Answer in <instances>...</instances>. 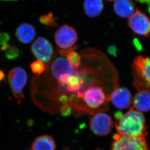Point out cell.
<instances>
[{
	"mask_svg": "<svg viewBox=\"0 0 150 150\" xmlns=\"http://www.w3.org/2000/svg\"><path fill=\"white\" fill-rule=\"evenodd\" d=\"M118 134L125 137H145L148 134L144 116L132 108L115 122Z\"/></svg>",
	"mask_w": 150,
	"mask_h": 150,
	"instance_id": "obj_1",
	"label": "cell"
},
{
	"mask_svg": "<svg viewBox=\"0 0 150 150\" xmlns=\"http://www.w3.org/2000/svg\"><path fill=\"white\" fill-rule=\"evenodd\" d=\"M109 96L106 95L104 87L100 85H95L88 88L83 93L82 101L85 108L88 109H102L109 100Z\"/></svg>",
	"mask_w": 150,
	"mask_h": 150,
	"instance_id": "obj_2",
	"label": "cell"
},
{
	"mask_svg": "<svg viewBox=\"0 0 150 150\" xmlns=\"http://www.w3.org/2000/svg\"><path fill=\"white\" fill-rule=\"evenodd\" d=\"M133 67L136 88H150V57L137 56L134 60Z\"/></svg>",
	"mask_w": 150,
	"mask_h": 150,
	"instance_id": "obj_3",
	"label": "cell"
},
{
	"mask_svg": "<svg viewBox=\"0 0 150 150\" xmlns=\"http://www.w3.org/2000/svg\"><path fill=\"white\" fill-rule=\"evenodd\" d=\"M8 80L13 96L18 100L20 104L24 97L23 91L27 83V73L21 67H15L9 72Z\"/></svg>",
	"mask_w": 150,
	"mask_h": 150,
	"instance_id": "obj_4",
	"label": "cell"
},
{
	"mask_svg": "<svg viewBox=\"0 0 150 150\" xmlns=\"http://www.w3.org/2000/svg\"><path fill=\"white\" fill-rule=\"evenodd\" d=\"M110 150H150L145 137H131L114 135Z\"/></svg>",
	"mask_w": 150,
	"mask_h": 150,
	"instance_id": "obj_5",
	"label": "cell"
},
{
	"mask_svg": "<svg viewBox=\"0 0 150 150\" xmlns=\"http://www.w3.org/2000/svg\"><path fill=\"white\" fill-rule=\"evenodd\" d=\"M113 125L112 118L104 112L95 114L89 122L91 131L98 136H108L111 132Z\"/></svg>",
	"mask_w": 150,
	"mask_h": 150,
	"instance_id": "obj_6",
	"label": "cell"
},
{
	"mask_svg": "<svg viewBox=\"0 0 150 150\" xmlns=\"http://www.w3.org/2000/svg\"><path fill=\"white\" fill-rule=\"evenodd\" d=\"M54 38L57 45L63 49L72 48L78 40V35L74 27L64 24L57 30Z\"/></svg>",
	"mask_w": 150,
	"mask_h": 150,
	"instance_id": "obj_7",
	"label": "cell"
},
{
	"mask_svg": "<svg viewBox=\"0 0 150 150\" xmlns=\"http://www.w3.org/2000/svg\"><path fill=\"white\" fill-rule=\"evenodd\" d=\"M128 25L136 34L143 36L150 35V18L138 9L129 18Z\"/></svg>",
	"mask_w": 150,
	"mask_h": 150,
	"instance_id": "obj_8",
	"label": "cell"
},
{
	"mask_svg": "<svg viewBox=\"0 0 150 150\" xmlns=\"http://www.w3.org/2000/svg\"><path fill=\"white\" fill-rule=\"evenodd\" d=\"M31 50L34 56L43 63H47L50 61L54 52L51 43L43 37H39L35 40L32 45Z\"/></svg>",
	"mask_w": 150,
	"mask_h": 150,
	"instance_id": "obj_9",
	"label": "cell"
},
{
	"mask_svg": "<svg viewBox=\"0 0 150 150\" xmlns=\"http://www.w3.org/2000/svg\"><path fill=\"white\" fill-rule=\"evenodd\" d=\"M109 99L114 105L119 109H127L132 105L133 98L131 92L129 89L124 87L114 90L110 94Z\"/></svg>",
	"mask_w": 150,
	"mask_h": 150,
	"instance_id": "obj_10",
	"label": "cell"
},
{
	"mask_svg": "<svg viewBox=\"0 0 150 150\" xmlns=\"http://www.w3.org/2000/svg\"><path fill=\"white\" fill-rule=\"evenodd\" d=\"M75 69L76 68L73 67L65 57L55 59L51 66L52 73L57 80L61 75H71L75 71Z\"/></svg>",
	"mask_w": 150,
	"mask_h": 150,
	"instance_id": "obj_11",
	"label": "cell"
},
{
	"mask_svg": "<svg viewBox=\"0 0 150 150\" xmlns=\"http://www.w3.org/2000/svg\"><path fill=\"white\" fill-rule=\"evenodd\" d=\"M133 108L139 112H148L150 110V91L139 89L132 101Z\"/></svg>",
	"mask_w": 150,
	"mask_h": 150,
	"instance_id": "obj_12",
	"label": "cell"
},
{
	"mask_svg": "<svg viewBox=\"0 0 150 150\" xmlns=\"http://www.w3.org/2000/svg\"><path fill=\"white\" fill-rule=\"evenodd\" d=\"M36 35L35 28L32 24L23 23L18 26L15 32L17 39L23 44H28L33 41Z\"/></svg>",
	"mask_w": 150,
	"mask_h": 150,
	"instance_id": "obj_13",
	"label": "cell"
},
{
	"mask_svg": "<svg viewBox=\"0 0 150 150\" xmlns=\"http://www.w3.org/2000/svg\"><path fill=\"white\" fill-rule=\"evenodd\" d=\"M115 13L122 18H130L136 11L135 4L132 1L117 0L114 3Z\"/></svg>",
	"mask_w": 150,
	"mask_h": 150,
	"instance_id": "obj_14",
	"label": "cell"
},
{
	"mask_svg": "<svg viewBox=\"0 0 150 150\" xmlns=\"http://www.w3.org/2000/svg\"><path fill=\"white\" fill-rule=\"evenodd\" d=\"M55 148L54 139L48 134L38 137L31 144L32 150H55Z\"/></svg>",
	"mask_w": 150,
	"mask_h": 150,
	"instance_id": "obj_15",
	"label": "cell"
},
{
	"mask_svg": "<svg viewBox=\"0 0 150 150\" xmlns=\"http://www.w3.org/2000/svg\"><path fill=\"white\" fill-rule=\"evenodd\" d=\"M83 4L85 13L91 18L100 15L103 9V1L100 0H87Z\"/></svg>",
	"mask_w": 150,
	"mask_h": 150,
	"instance_id": "obj_16",
	"label": "cell"
},
{
	"mask_svg": "<svg viewBox=\"0 0 150 150\" xmlns=\"http://www.w3.org/2000/svg\"><path fill=\"white\" fill-rule=\"evenodd\" d=\"M1 51H4L5 55L9 60L15 59L19 55V50L16 46L6 44L1 47Z\"/></svg>",
	"mask_w": 150,
	"mask_h": 150,
	"instance_id": "obj_17",
	"label": "cell"
},
{
	"mask_svg": "<svg viewBox=\"0 0 150 150\" xmlns=\"http://www.w3.org/2000/svg\"><path fill=\"white\" fill-rule=\"evenodd\" d=\"M74 47L68 52L66 58L69 63L75 68H78L81 65V57L77 52L74 51Z\"/></svg>",
	"mask_w": 150,
	"mask_h": 150,
	"instance_id": "obj_18",
	"label": "cell"
},
{
	"mask_svg": "<svg viewBox=\"0 0 150 150\" xmlns=\"http://www.w3.org/2000/svg\"><path fill=\"white\" fill-rule=\"evenodd\" d=\"M40 21L41 24H44L45 25L49 26L51 27L58 25V24H57L54 21L52 13L51 12L47 14L41 15L40 18Z\"/></svg>",
	"mask_w": 150,
	"mask_h": 150,
	"instance_id": "obj_19",
	"label": "cell"
},
{
	"mask_svg": "<svg viewBox=\"0 0 150 150\" xmlns=\"http://www.w3.org/2000/svg\"><path fill=\"white\" fill-rule=\"evenodd\" d=\"M30 68L33 73L40 75L44 71L45 65L40 60H37L32 63L30 65Z\"/></svg>",
	"mask_w": 150,
	"mask_h": 150,
	"instance_id": "obj_20",
	"label": "cell"
},
{
	"mask_svg": "<svg viewBox=\"0 0 150 150\" xmlns=\"http://www.w3.org/2000/svg\"><path fill=\"white\" fill-rule=\"evenodd\" d=\"M10 40V36L7 33L0 32V45H4L7 44L8 41Z\"/></svg>",
	"mask_w": 150,
	"mask_h": 150,
	"instance_id": "obj_21",
	"label": "cell"
},
{
	"mask_svg": "<svg viewBox=\"0 0 150 150\" xmlns=\"http://www.w3.org/2000/svg\"><path fill=\"white\" fill-rule=\"evenodd\" d=\"M116 48L114 46H111L108 48V52L113 55H115L116 54Z\"/></svg>",
	"mask_w": 150,
	"mask_h": 150,
	"instance_id": "obj_22",
	"label": "cell"
},
{
	"mask_svg": "<svg viewBox=\"0 0 150 150\" xmlns=\"http://www.w3.org/2000/svg\"><path fill=\"white\" fill-rule=\"evenodd\" d=\"M139 1L141 3H145L146 4H147L148 6V11H149V13H150V1Z\"/></svg>",
	"mask_w": 150,
	"mask_h": 150,
	"instance_id": "obj_23",
	"label": "cell"
},
{
	"mask_svg": "<svg viewBox=\"0 0 150 150\" xmlns=\"http://www.w3.org/2000/svg\"><path fill=\"white\" fill-rule=\"evenodd\" d=\"M4 76H5V74H4V71H1V70H0V82L4 79Z\"/></svg>",
	"mask_w": 150,
	"mask_h": 150,
	"instance_id": "obj_24",
	"label": "cell"
},
{
	"mask_svg": "<svg viewBox=\"0 0 150 150\" xmlns=\"http://www.w3.org/2000/svg\"></svg>",
	"mask_w": 150,
	"mask_h": 150,
	"instance_id": "obj_25",
	"label": "cell"
},
{
	"mask_svg": "<svg viewBox=\"0 0 150 150\" xmlns=\"http://www.w3.org/2000/svg\"></svg>",
	"mask_w": 150,
	"mask_h": 150,
	"instance_id": "obj_26",
	"label": "cell"
}]
</instances>
